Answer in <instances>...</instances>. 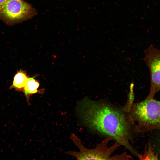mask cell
Listing matches in <instances>:
<instances>
[{
    "label": "cell",
    "instance_id": "cell-1",
    "mask_svg": "<svg viewBox=\"0 0 160 160\" xmlns=\"http://www.w3.org/2000/svg\"><path fill=\"white\" fill-rule=\"evenodd\" d=\"M79 111L84 124L91 132L118 142L137 156V151L131 144L135 134V126L121 107L105 99L85 98L79 103Z\"/></svg>",
    "mask_w": 160,
    "mask_h": 160
},
{
    "label": "cell",
    "instance_id": "cell-2",
    "mask_svg": "<svg viewBox=\"0 0 160 160\" xmlns=\"http://www.w3.org/2000/svg\"><path fill=\"white\" fill-rule=\"evenodd\" d=\"M135 126V134L160 129V100L147 97L138 103H126L121 107Z\"/></svg>",
    "mask_w": 160,
    "mask_h": 160
},
{
    "label": "cell",
    "instance_id": "cell-3",
    "mask_svg": "<svg viewBox=\"0 0 160 160\" xmlns=\"http://www.w3.org/2000/svg\"><path fill=\"white\" fill-rule=\"evenodd\" d=\"M71 139L79 149V152L69 151L67 153L76 158L78 160H129L133 158L126 152L112 156L113 153L120 146L118 142L109 147L108 144L112 140L105 138L101 142L97 144L95 147L89 149L84 147L81 140L75 134H71Z\"/></svg>",
    "mask_w": 160,
    "mask_h": 160
},
{
    "label": "cell",
    "instance_id": "cell-4",
    "mask_svg": "<svg viewBox=\"0 0 160 160\" xmlns=\"http://www.w3.org/2000/svg\"><path fill=\"white\" fill-rule=\"evenodd\" d=\"M35 10L23 0H9L0 11V19L10 25L30 19Z\"/></svg>",
    "mask_w": 160,
    "mask_h": 160
},
{
    "label": "cell",
    "instance_id": "cell-5",
    "mask_svg": "<svg viewBox=\"0 0 160 160\" xmlns=\"http://www.w3.org/2000/svg\"><path fill=\"white\" fill-rule=\"evenodd\" d=\"M144 61L149 68L151 76V88L148 97L153 98L160 90V50L152 46L145 52Z\"/></svg>",
    "mask_w": 160,
    "mask_h": 160
},
{
    "label": "cell",
    "instance_id": "cell-6",
    "mask_svg": "<svg viewBox=\"0 0 160 160\" xmlns=\"http://www.w3.org/2000/svg\"><path fill=\"white\" fill-rule=\"evenodd\" d=\"M28 78L25 72L20 70L15 75L12 84L10 86V89L14 88L18 91L23 90Z\"/></svg>",
    "mask_w": 160,
    "mask_h": 160
},
{
    "label": "cell",
    "instance_id": "cell-7",
    "mask_svg": "<svg viewBox=\"0 0 160 160\" xmlns=\"http://www.w3.org/2000/svg\"><path fill=\"white\" fill-rule=\"evenodd\" d=\"M39 86V82L34 77H28L23 89L28 101L31 95L38 92Z\"/></svg>",
    "mask_w": 160,
    "mask_h": 160
},
{
    "label": "cell",
    "instance_id": "cell-8",
    "mask_svg": "<svg viewBox=\"0 0 160 160\" xmlns=\"http://www.w3.org/2000/svg\"><path fill=\"white\" fill-rule=\"evenodd\" d=\"M137 157L140 160H158V156L156 155L153 151L150 141H149L148 147L145 148L143 154H138Z\"/></svg>",
    "mask_w": 160,
    "mask_h": 160
},
{
    "label": "cell",
    "instance_id": "cell-9",
    "mask_svg": "<svg viewBox=\"0 0 160 160\" xmlns=\"http://www.w3.org/2000/svg\"><path fill=\"white\" fill-rule=\"evenodd\" d=\"M9 0H0V11Z\"/></svg>",
    "mask_w": 160,
    "mask_h": 160
}]
</instances>
